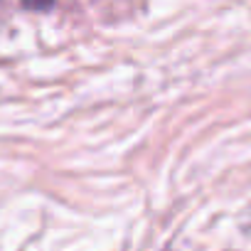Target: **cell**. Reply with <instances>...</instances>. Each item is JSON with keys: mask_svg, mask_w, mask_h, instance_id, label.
<instances>
[{"mask_svg": "<svg viewBox=\"0 0 251 251\" xmlns=\"http://www.w3.org/2000/svg\"><path fill=\"white\" fill-rule=\"evenodd\" d=\"M20 3L27 10H50L54 5V0H20Z\"/></svg>", "mask_w": 251, "mask_h": 251, "instance_id": "obj_1", "label": "cell"}]
</instances>
